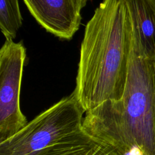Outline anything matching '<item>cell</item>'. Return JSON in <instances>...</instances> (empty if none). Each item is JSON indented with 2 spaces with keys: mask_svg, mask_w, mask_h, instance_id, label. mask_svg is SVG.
<instances>
[{
  "mask_svg": "<svg viewBox=\"0 0 155 155\" xmlns=\"http://www.w3.org/2000/svg\"><path fill=\"white\" fill-rule=\"evenodd\" d=\"M132 28L124 0H104L85 26L76 79L85 112L123 96L132 50Z\"/></svg>",
  "mask_w": 155,
  "mask_h": 155,
  "instance_id": "obj_1",
  "label": "cell"
},
{
  "mask_svg": "<svg viewBox=\"0 0 155 155\" xmlns=\"http://www.w3.org/2000/svg\"><path fill=\"white\" fill-rule=\"evenodd\" d=\"M82 129L121 155H155V57L139 56L132 45L122 99L85 112Z\"/></svg>",
  "mask_w": 155,
  "mask_h": 155,
  "instance_id": "obj_2",
  "label": "cell"
},
{
  "mask_svg": "<svg viewBox=\"0 0 155 155\" xmlns=\"http://www.w3.org/2000/svg\"><path fill=\"white\" fill-rule=\"evenodd\" d=\"M84 113L73 91L0 142V155H35L81 130Z\"/></svg>",
  "mask_w": 155,
  "mask_h": 155,
  "instance_id": "obj_3",
  "label": "cell"
},
{
  "mask_svg": "<svg viewBox=\"0 0 155 155\" xmlns=\"http://www.w3.org/2000/svg\"><path fill=\"white\" fill-rule=\"evenodd\" d=\"M26 50L22 42L5 40L0 50V142L27 124L20 108V91Z\"/></svg>",
  "mask_w": 155,
  "mask_h": 155,
  "instance_id": "obj_4",
  "label": "cell"
},
{
  "mask_svg": "<svg viewBox=\"0 0 155 155\" xmlns=\"http://www.w3.org/2000/svg\"><path fill=\"white\" fill-rule=\"evenodd\" d=\"M31 15L47 31L71 39L78 30L81 15L76 0H23Z\"/></svg>",
  "mask_w": 155,
  "mask_h": 155,
  "instance_id": "obj_5",
  "label": "cell"
},
{
  "mask_svg": "<svg viewBox=\"0 0 155 155\" xmlns=\"http://www.w3.org/2000/svg\"><path fill=\"white\" fill-rule=\"evenodd\" d=\"M130 19L133 50L143 58L155 57V0H124Z\"/></svg>",
  "mask_w": 155,
  "mask_h": 155,
  "instance_id": "obj_6",
  "label": "cell"
},
{
  "mask_svg": "<svg viewBox=\"0 0 155 155\" xmlns=\"http://www.w3.org/2000/svg\"><path fill=\"white\" fill-rule=\"evenodd\" d=\"M35 155H121L113 147L82 128L39 151Z\"/></svg>",
  "mask_w": 155,
  "mask_h": 155,
  "instance_id": "obj_7",
  "label": "cell"
},
{
  "mask_svg": "<svg viewBox=\"0 0 155 155\" xmlns=\"http://www.w3.org/2000/svg\"><path fill=\"white\" fill-rule=\"evenodd\" d=\"M22 23L18 0H0V27L6 40L16 37Z\"/></svg>",
  "mask_w": 155,
  "mask_h": 155,
  "instance_id": "obj_8",
  "label": "cell"
},
{
  "mask_svg": "<svg viewBox=\"0 0 155 155\" xmlns=\"http://www.w3.org/2000/svg\"><path fill=\"white\" fill-rule=\"evenodd\" d=\"M88 1V0H76L78 4L79 5V6L81 10L85 6Z\"/></svg>",
  "mask_w": 155,
  "mask_h": 155,
  "instance_id": "obj_9",
  "label": "cell"
}]
</instances>
